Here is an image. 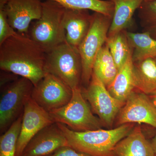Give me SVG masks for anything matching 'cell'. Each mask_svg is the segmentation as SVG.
Listing matches in <instances>:
<instances>
[{
	"mask_svg": "<svg viewBox=\"0 0 156 156\" xmlns=\"http://www.w3.org/2000/svg\"><path fill=\"white\" fill-rule=\"evenodd\" d=\"M46 55L37 43L17 32L0 44V68L28 79L35 87L46 73Z\"/></svg>",
	"mask_w": 156,
	"mask_h": 156,
	"instance_id": "6da1fadb",
	"label": "cell"
},
{
	"mask_svg": "<svg viewBox=\"0 0 156 156\" xmlns=\"http://www.w3.org/2000/svg\"><path fill=\"white\" fill-rule=\"evenodd\" d=\"M56 123L66 137L69 146L91 156H115V146L134 127L132 124H127L110 130L101 128L77 132L63 124Z\"/></svg>",
	"mask_w": 156,
	"mask_h": 156,
	"instance_id": "7a4b0ae2",
	"label": "cell"
},
{
	"mask_svg": "<svg viewBox=\"0 0 156 156\" xmlns=\"http://www.w3.org/2000/svg\"><path fill=\"white\" fill-rule=\"evenodd\" d=\"M65 8L52 0L43 2L41 16L30 27L28 36L46 53L66 42L63 18Z\"/></svg>",
	"mask_w": 156,
	"mask_h": 156,
	"instance_id": "3957f363",
	"label": "cell"
},
{
	"mask_svg": "<svg viewBox=\"0 0 156 156\" xmlns=\"http://www.w3.org/2000/svg\"><path fill=\"white\" fill-rule=\"evenodd\" d=\"M54 123H61L73 131L82 132L101 129V121L82 93L81 87L73 89L72 97L64 106L49 112Z\"/></svg>",
	"mask_w": 156,
	"mask_h": 156,
	"instance_id": "277c9868",
	"label": "cell"
},
{
	"mask_svg": "<svg viewBox=\"0 0 156 156\" xmlns=\"http://www.w3.org/2000/svg\"><path fill=\"white\" fill-rule=\"evenodd\" d=\"M45 70L72 89L80 87L82 66L79 50L66 42L58 45L47 53Z\"/></svg>",
	"mask_w": 156,
	"mask_h": 156,
	"instance_id": "5b68a950",
	"label": "cell"
},
{
	"mask_svg": "<svg viewBox=\"0 0 156 156\" xmlns=\"http://www.w3.org/2000/svg\"><path fill=\"white\" fill-rule=\"evenodd\" d=\"M92 16L90 28L78 48L82 61L81 83L87 87L92 78L96 56L106 42L112 20L98 12H94Z\"/></svg>",
	"mask_w": 156,
	"mask_h": 156,
	"instance_id": "8992f818",
	"label": "cell"
},
{
	"mask_svg": "<svg viewBox=\"0 0 156 156\" xmlns=\"http://www.w3.org/2000/svg\"><path fill=\"white\" fill-rule=\"evenodd\" d=\"M34 86L26 78L20 77L1 87L0 131H6L21 115L27 99L31 97Z\"/></svg>",
	"mask_w": 156,
	"mask_h": 156,
	"instance_id": "52a82bcc",
	"label": "cell"
},
{
	"mask_svg": "<svg viewBox=\"0 0 156 156\" xmlns=\"http://www.w3.org/2000/svg\"><path fill=\"white\" fill-rule=\"evenodd\" d=\"M81 90L92 111L97 115L102 124L108 127L112 126L125 103L113 97L105 85L93 73L88 86L86 88H81Z\"/></svg>",
	"mask_w": 156,
	"mask_h": 156,
	"instance_id": "ba28073f",
	"label": "cell"
},
{
	"mask_svg": "<svg viewBox=\"0 0 156 156\" xmlns=\"http://www.w3.org/2000/svg\"><path fill=\"white\" fill-rule=\"evenodd\" d=\"M73 89L63 81L49 73L34 87L31 97L47 112L57 109L67 104L72 97Z\"/></svg>",
	"mask_w": 156,
	"mask_h": 156,
	"instance_id": "9c48e42d",
	"label": "cell"
},
{
	"mask_svg": "<svg viewBox=\"0 0 156 156\" xmlns=\"http://www.w3.org/2000/svg\"><path fill=\"white\" fill-rule=\"evenodd\" d=\"M54 123L49 112L39 106L31 97H30L23 110L16 156H21L32 138L43 128Z\"/></svg>",
	"mask_w": 156,
	"mask_h": 156,
	"instance_id": "30bf717a",
	"label": "cell"
},
{
	"mask_svg": "<svg viewBox=\"0 0 156 156\" xmlns=\"http://www.w3.org/2000/svg\"><path fill=\"white\" fill-rule=\"evenodd\" d=\"M119 126L127 124H145L156 128V108L148 95L133 91L120 111Z\"/></svg>",
	"mask_w": 156,
	"mask_h": 156,
	"instance_id": "8fae6325",
	"label": "cell"
},
{
	"mask_svg": "<svg viewBox=\"0 0 156 156\" xmlns=\"http://www.w3.org/2000/svg\"><path fill=\"white\" fill-rule=\"evenodd\" d=\"M43 2L42 0H9L2 9L11 27L18 33L28 36L31 23L41 16Z\"/></svg>",
	"mask_w": 156,
	"mask_h": 156,
	"instance_id": "7c38bea8",
	"label": "cell"
},
{
	"mask_svg": "<svg viewBox=\"0 0 156 156\" xmlns=\"http://www.w3.org/2000/svg\"><path fill=\"white\" fill-rule=\"evenodd\" d=\"M69 145L57 123L43 128L32 138L21 156H48L62 147Z\"/></svg>",
	"mask_w": 156,
	"mask_h": 156,
	"instance_id": "4fadbf2b",
	"label": "cell"
},
{
	"mask_svg": "<svg viewBox=\"0 0 156 156\" xmlns=\"http://www.w3.org/2000/svg\"><path fill=\"white\" fill-rule=\"evenodd\" d=\"M92 19L89 10L65 8L63 23L68 44L78 49L89 31Z\"/></svg>",
	"mask_w": 156,
	"mask_h": 156,
	"instance_id": "5bb4252c",
	"label": "cell"
},
{
	"mask_svg": "<svg viewBox=\"0 0 156 156\" xmlns=\"http://www.w3.org/2000/svg\"><path fill=\"white\" fill-rule=\"evenodd\" d=\"M115 156H156L141 127L136 126L116 145Z\"/></svg>",
	"mask_w": 156,
	"mask_h": 156,
	"instance_id": "9a60e30c",
	"label": "cell"
},
{
	"mask_svg": "<svg viewBox=\"0 0 156 156\" xmlns=\"http://www.w3.org/2000/svg\"><path fill=\"white\" fill-rule=\"evenodd\" d=\"M114 5V12L107 37L112 36L130 27L133 15L144 0H107Z\"/></svg>",
	"mask_w": 156,
	"mask_h": 156,
	"instance_id": "2e32d148",
	"label": "cell"
},
{
	"mask_svg": "<svg viewBox=\"0 0 156 156\" xmlns=\"http://www.w3.org/2000/svg\"><path fill=\"white\" fill-rule=\"evenodd\" d=\"M133 67L134 62L131 54L126 63L119 70L114 80L107 87L110 94L122 103H126L135 89Z\"/></svg>",
	"mask_w": 156,
	"mask_h": 156,
	"instance_id": "e0dca14e",
	"label": "cell"
},
{
	"mask_svg": "<svg viewBox=\"0 0 156 156\" xmlns=\"http://www.w3.org/2000/svg\"><path fill=\"white\" fill-rule=\"evenodd\" d=\"M135 89L148 95L156 91V63L149 58L134 62Z\"/></svg>",
	"mask_w": 156,
	"mask_h": 156,
	"instance_id": "ac0fdd59",
	"label": "cell"
},
{
	"mask_svg": "<svg viewBox=\"0 0 156 156\" xmlns=\"http://www.w3.org/2000/svg\"><path fill=\"white\" fill-rule=\"evenodd\" d=\"M127 35L132 50L133 62L156 57V40L147 31L143 33L127 32Z\"/></svg>",
	"mask_w": 156,
	"mask_h": 156,
	"instance_id": "d6986e66",
	"label": "cell"
},
{
	"mask_svg": "<svg viewBox=\"0 0 156 156\" xmlns=\"http://www.w3.org/2000/svg\"><path fill=\"white\" fill-rule=\"evenodd\" d=\"M119 71L105 42L95 58L93 73L108 87L114 80Z\"/></svg>",
	"mask_w": 156,
	"mask_h": 156,
	"instance_id": "ffe728a7",
	"label": "cell"
},
{
	"mask_svg": "<svg viewBox=\"0 0 156 156\" xmlns=\"http://www.w3.org/2000/svg\"><path fill=\"white\" fill-rule=\"evenodd\" d=\"M106 43L119 70L132 54L127 31L122 30L112 36L107 37Z\"/></svg>",
	"mask_w": 156,
	"mask_h": 156,
	"instance_id": "44dd1931",
	"label": "cell"
},
{
	"mask_svg": "<svg viewBox=\"0 0 156 156\" xmlns=\"http://www.w3.org/2000/svg\"><path fill=\"white\" fill-rule=\"evenodd\" d=\"M66 9L91 10L113 17L114 5L107 0H52Z\"/></svg>",
	"mask_w": 156,
	"mask_h": 156,
	"instance_id": "7402d4cb",
	"label": "cell"
},
{
	"mask_svg": "<svg viewBox=\"0 0 156 156\" xmlns=\"http://www.w3.org/2000/svg\"><path fill=\"white\" fill-rule=\"evenodd\" d=\"M23 113L0 137V156H16Z\"/></svg>",
	"mask_w": 156,
	"mask_h": 156,
	"instance_id": "603a6c76",
	"label": "cell"
},
{
	"mask_svg": "<svg viewBox=\"0 0 156 156\" xmlns=\"http://www.w3.org/2000/svg\"><path fill=\"white\" fill-rule=\"evenodd\" d=\"M138 17L145 28L156 25V0L144 2L138 9Z\"/></svg>",
	"mask_w": 156,
	"mask_h": 156,
	"instance_id": "cb8c5ba5",
	"label": "cell"
},
{
	"mask_svg": "<svg viewBox=\"0 0 156 156\" xmlns=\"http://www.w3.org/2000/svg\"><path fill=\"white\" fill-rule=\"evenodd\" d=\"M17 33L9 24L5 12L3 9L0 10V44Z\"/></svg>",
	"mask_w": 156,
	"mask_h": 156,
	"instance_id": "d4e9b609",
	"label": "cell"
},
{
	"mask_svg": "<svg viewBox=\"0 0 156 156\" xmlns=\"http://www.w3.org/2000/svg\"><path fill=\"white\" fill-rule=\"evenodd\" d=\"M48 156H91L75 149L69 146L62 147Z\"/></svg>",
	"mask_w": 156,
	"mask_h": 156,
	"instance_id": "484cf974",
	"label": "cell"
},
{
	"mask_svg": "<svg viewBox=\"0 0 156 156\" xmlns=\"http://www.w3.org/2000/svg\"><path fill=\"white\" fill-rule=\"evenodd\" d=\"M146 29V31L149 32L151 36L156 40V25L153 26Z\"/></svg>",
	"mask_w": 156,
	"mask_h": 156,
	"instance_id": "4316f807",
	"label": "cell"
},
{
	"mask_svg": "<svg viewBox=\"0 0 156 156\" xmlns=\"http://www.w3.org/2000/svg\"><path fill=\"white\" fill-rule=\"evenodd\" d=\"M148 96L156 108V91L148 95Z\"/></svg>",
	"mask_w": 156,
	"mask_h": 156,
	"instance_id": "83f0119b",
	"label": "cell"
},
{
	"mask_svg": "<svg viewBox=\"0 0 156 156\" xmlns=\"http://www.w3.org/2000/svg\"><path fill=\"white\" fill-rule=\"evenodd\" d=\"M151 143V144L153 149L154 153L155 155L156 156V128L155 134L152 140V141Z\"/></svg>",
	"mask_w": 156,
	"mask_h": 156,
	"instance_id": "f1b7e54d",
	"label": "cell"
},
{
	"mask_svg": "<svg viewBox=\"0 0 156 156\" xmlns=\"http://www.w3.org/2000/svg\"><path fill=\"white\" fill-rule=\"evenodd\" d=\"M9 0H0V9H4Z\"/></svg>",
	"mask_w": 156,
	"mask_h": 156,
	"instance_id": "f546056e",
	"label": "cell"
},
{
	"mask_svg": "<svg viewBox=\"0 0 156 156\" xmlns=\"http://www.w3.org/2000/svg\"><path fill=\"white\" fill-rule=\"evenodd\" d=\"M153 1V0H144V2H150V1Z\"/></svg>",
	"mask_w": 156,
	"mask_h": 156,
	"instance_id": "4dcf8cb0",
	"label": "cell"
},
{
	"mask_svg": "<svg viewBox=\"0 0 156 156\" xmlns=\"http://www.w3.org/2000/svg\"><path fill=\"white\" fill-rule=\"evenodd\" d=\"M154 60L155 62L156 63V57L155 58H154Z\"/></svg>",
	"mask_w": 156,
	"mask_h": 156,
	"instance_id": "1f68e13d",
	"label": "cell"
}]
</instances>
